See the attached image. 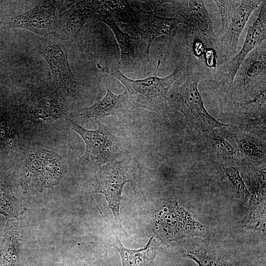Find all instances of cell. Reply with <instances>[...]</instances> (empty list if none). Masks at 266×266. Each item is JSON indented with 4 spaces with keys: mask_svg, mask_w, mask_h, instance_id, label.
Returning a JSON list of instances; mask_svg holds the SVG:
<instances>
[{
    "mask_svg": "<svg viewBox=\"0 0 266 266\" xmlns=\"http://www.w3.org/2000/svg\"><path fill=\"white\" fill-rule=\"evenodd\" d=\"M160 63L159 60L153 76L142 79L129 78L114 66L107 71L126 87L131 109L143 108L156 113H162L168 109L169 90L174 82L186 75L189 65L187 62L182 63L170 74L161 78L157 76Z\"/></svg>",
    "mask_w": 266,
    "mask_h": 266,
    "instance_id": "1",
    "label": "cell"
},
{
    "mask_svg": "<svg viewBox=\"0 0 266 266\" xmlns=\"http://www.w3.org/2000/svg\"><path fill=\"white\" fill-rule=\"evenodd\" d=\"M261 0H213L221 20V28L216 33L213 45L221 65L232 58L237 52L240 36L252 12Z\"/></svg>",
    "mask_w": 266,
    "mask_h": 266,
    "instance_id": "2",
    "label": "cell"
},
{
    "mask_svg": "<svg viewBox=\"0 0 266 266\" xmlns=\"http://www.w3.org/2000/svg\"><path fill=\"white\" fill-rule=\"evenodd\" d=\"M204 56L206 64L208 67H215L217 65L216 56L213 49L205 50Z\"/></svg>",
    "mask_w": 266,
    "mask_h": 266,
    "instance_id": "25",
    "label": "cell"
},
{
    "mask_svg": "<svg viewBox=\"0 0 266 266\" xmlns=\"http://www.w3.org/2000/svg\"><path fill=\"white\" fill-rule=\"evenodd\" d=\"M194 52L197 57H200L205 51V46L201 41L196 39V41L194 44Z\"/></svg>",
    "mask_w": 266,
    "mask_h": 266,
    "instance_id": "26",
    "label": "cell"
},
{
    "mask_svg": "<svg viewBox=\"0 0 266 266\" xmlns=\"http://www.w3.org/2000/svg\"><path fill=\"white\" fill-rule=\"evenodd\" d=\"M178 16L184 24L191 29L196 39L202 42L205 46H213L216 33L212 21L206 8L205 1L200 0H172Z\"/></svg>",
    "mask_w": 266,
    "mask_h": 266,
    "instance_id": "12",
    "label": "cell"
},
{
    "mask_svg": "<svg viewBox=\"0 0 266 266\" xmlns=\"http://www.w3.org/2000/svg\"><path fill=\"white\" fill-rule=\"evenodd\" d=\"M162 212L157 226L161 235L167 239L201 235L204 233L203 226L177 203L169 204Z\"/></svg>",
    "mask_w": 266,
    "mask_h": 266,
    "instance_id": "11",
    "label": "cell"
},
{
    "mask_svg": "<svg viewBox=\"0 0 266 266\" xmlns=\"http://www.w3.org/2000/svg\"><path fill=\"white\" fill-rule=\"evenodd\" d=\"M23 209L7 180L0 178V213L6 218H15L22 214Z\"/></svg>",
    "mask_w": 266,
    "mask_h": 266,
    "instance_id": "19",
    "label": "cell"
},
{
    "mask_svg": "<svg viewBox=\"0 0 266 266\" xmlns=\"http://www.w3.org/2000/svg\"><path fill=\"white\" fill-rule=\"evenodd\" d=\"M183 256L194 261L199 266H235L229 259L209 250L188 251Z\"/></svg>",
    "mask_w": 266,
    "mask_h": 266,
    "instance_id": "20",
    "label": "cell"
},
{
    "mask_svg": "<svg viewBox=\"0 0 266 266\" xmlns=\"http://www.w3.org/2000/svg\"><path fill=\"white\" fill-rule=\"evenodd\" d=\"M94 19L107 25L114 33L120 50V60L119 64L128 65L135 58V48L133 38L129 34L125 33L116 24L114 18L108 11L100 13Z\"/></svg>",
    "mask_w": 266,
    "mask_h": 266,
    "instance_id": "18",
    "label": "cell"
},
{
    "mask_svg": "<svg viewBox=\"0 0 266 266\" xmlns=\"http://www.w3.org/2000/svg\"><path fill=\"white\" fill-rule=\"evenodd\" d=\"M70 129L83 139L86 150L84 161L100 166L111 163L121 148V139L111 133L100 124L96 130L86 129L73 120L67 119Z\"/></svg>",
    "mask_w": 266,
    "mask_h": 266,
    "instance_id": "6",
    "label": "cell"
},
{
    "mask_svg": "<svg viewBox=\"0 0 266 266\" xmlns=\"http://www.w3.org/2000/svg\"><path fill=\"white\" fill-rule=\"evenodd\" d=\"M106 93L103 98L89 107L80 108L75 113V119L82 124H100V120L109 115H118L131 109L127 92L115 95L108 84Z\"/></svg>",
    "mask_w": 266,
    "mask_h": 266,
    "instance_id": "14",
    "label": "cell"
},
{
    "mask_svg": "<svg viewBox=\"0 0 266 266\" xmlns=\"http://www.w3.org/2000/svg\"><path fill=\"white\" fill-rule=\"evenodd\" d=\"M73 2L58 20L56 31L68 39L77 35L86 22L99 12L102 4V1Z\"/></svg>",
    "mask_w": 266,
    "mask_h": 266,
    "instance_id": "15",
    "label": "cell"
},
{
    "mask_svg": "<svg viewBox=\"0 0 266 266\" xmlns=\"http://www.w3.org/2000/svg\"><path fill=\"white\" fill-rule=\"evenodd\" d=\"M15 133L7 121L0 115V148L11 145Z\"/></svg>",
    "mask_w": 266,
    "mask_h": 266,
    "instance_id": "22",
    "label": "cell"
},
{
    "mask_svg": "<svg viewBox=\"0 0 266 266\" xmlns=\"http://www.w3.org/2000/svg\"><path fill=\"white\" fill-rule=\"evenodd\" d=\"M57 1H44L30 11L15 17L14 27L29 30L40 35L47 36L56 32L58 19Z\"/></svg>",
    "mask_w": 266,
    "mask_h": 266,
    "instance_id": "13",
    "label": "cell"
},
{
    "mask_svg": "<svg viewBox=\"0 0 266 266\" xmlns=\"http://www.w3.org/2000/svg\"><path fill=\"white\" fill-rule=\"evenodd\" d=\"M202 73L190 66L185 81L170 91L168 102L181 112L196 129L209 132L215 128L228 126L212 117L205 109L198 89Z\"/></svg>",
    "mask_w": 266,
    "mask_h": 266,
    "instance_id": "3",
    "label": "cell"
},
{
    "mask_svg": "<svg viewBox=\"0 0 266 266\" xmlns=\"http://www.w3.org/2000/svg\"><path fill=\"white\" fill-rule=\"evenodd\" d=\"M110 246L116 248L120 253L122 266H153L158 244L153 237L146 246L137 250L125 248L116 237V240Z\"/></svg>",
    "mask_w": 266,
    "mask_h": 266,
    "instance_id": "17",
    "label": "cell"
},
{
    "mask_svg": "<svg viewBox=\"0 0 266 266\" xmlns=\"http://www.w3.org/2000/svg\"><path fill=\"white\" fill-rule=\"evenodd\" d=\"M241 149L244 155L251 159L260 158L264 156V152L256 143L250 140L242 143Z\"/></svg>",
    "mask_w": 266,
    "mask_h": 266,
    "instance_id": "23",
    "label": "cell"
},
{
    "mask_svg": "<svg viewBox=\"0 0 266 266\" xmlns=\"http://www.w3.org/2000/svg\"><path fill=\"white\" fill-rule=\"evenodd\" d=\"M226 174L232 182L237 192L245 200H249L251 194L248 190L238 170L234 167L228 166L225 168Z\"/></svg>",
    "mask_w": 266,
    "mask_h": 266,
    "instance_id": "21",
    "label": "cell"
},
{
    "mask_svg": "<svg viewBox=\"0 0 266 266\" xmlns=\"http://www.w3.org/2000/svg\"><path fill=\"white\" fill-rule=\"evenodd\" d=\"M266 44L264 40L245 58L235 75L233 93L246 96L253 88H266Z\"/></svg>",
    "mask_w": 266,
    "mask_h": 266,
    "instance_id": "8",
    "label": "cell"
},
{
    "mask_svg": "<svg viewBox=\"0 0 266 266\" xmlns=\"http://www.w3.org/2000/svg\"><path fill=\"white\" fill-rule=\"evenodd\" d=\"M47 36L39 45V52L51 69L53 84L68 92H74L76 79L70 68L66 49L57 38Z\"/></svg>",
    "mask_w": 266,
    "mask_h": 266,
    "instance_id": "10",
    "label": "cell"
},
{
    "mask_svg": "<svg viewBox=\"0 0 266 266\" xmlns=\"http://www.w3.org/2000/svg\"><path fill=\"white\" fill-rule=\"evenodd\" d=\"M64 113L63 105L57 98L43 96L32 101L23 114V118L33 123L38 121L52 122L62 118Z\"/></svg>",
    "mask_w": 266,
    "mask_h": 266,
    "instance_id": "16",
    "label": "cell"
},
{
    "mask_svg": "<svg viewBox=\"0 0 266 266\" xmlns=\"http://www.w3.org/2000/svg\"><path fill=\"white\" fill-rule=\"evenodd\" d=\"M66 170L62 158L56 152L40 148L30 153L22 167L21 180L26 193H38L56 184Z\"/></svg>",
    "mask_w": 266,
    "mask_h": 266,
    "instance_id": "4",
    "label": "cell"
},
{
    "mask_svg": "<svg viewBox=\"0 0 266 266\" xmlns=\"http://www.w3.org/2000/svg\"><path fill=\"white\" fill-rule=\"evenodd\" d=\"M255 21L248 28L243 45L237 54L226 63L217 66L210 82L214 83L225 95H233V81L240 65L255 48L266 38V1L263 0Z\"/></svg>",
    "mask_w": 266,
    "mask_h": 266,
    "instance_id": "5",
    "label": "cell"
},
{
    "mask_svg": "<svg viewBox=\"0 0 266 266\" xmlns=\"http://www.w3.org/2000/svg\"><path fill=\"white\" fill-rule=\"evenodd\" d=\"M184 22L181 17H164L153 13L135 11L131 25L140 36V52L149 60L151 43L158 36L170 35L177 25Z\"/></svg>",
    "mask_w": 266,
    "mask_h": 266,
    "instance_id": "9",
    "label": "cell"
},
{
    "mask_svg": "<svg viewBox=\"0 0 266 266\" xmlns=\"http://www.w3.org/2000/svg\"><path fill=\"white\" fill-rule=\"evenodd\" d=\"M215 142L221 153L228 158H232L236 155L235 148L227 140L221 137H217Z\"/></svg>",
    "mask_w": 266,
    "mask_h": 266,
    "instance_id": "24",
    "label": "cell"
},
{
    "mask_svg": "<svg viewBox=\"0 0 266 266\" xmlns=\"http://www.w3.org/2000/svg\"><path fill=\"white\" fill-rule=\"evenodd\" d=\"M132 181L131 169L125 161L111 162L100 166L96 176L95 192L104 195L116 219L125 184Z\"/></svg>",
    "mask_w": 266,
    "mask_h": 266,
    "instance_id": "7",
    "label": "cell"
}]
</instances>
